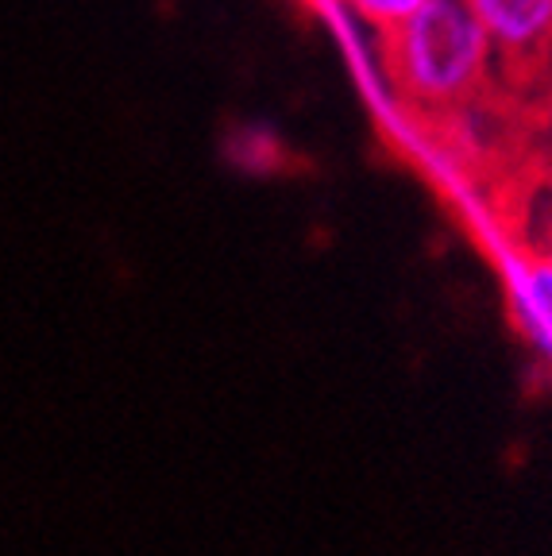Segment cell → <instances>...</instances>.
<instances>
[{"label": "cell", "mask_w": 552, "mask_h": 556, "mask_svg": "<svg viewBox=\"0 0 552 556\" xmlns=\"http://www.w3.org/2000/svg\"><path fill=\"white\" fill-rule=\"evenodd\" d=\"M379 54L398 101L425 116L464 113L499 74V54L464 0H429L379 35Z\"/></svg>", "instance_id": "obj_1"}, {"label": "cell", "mask_w": 552, "mask_h": 556, "mask_svg": "<svg viewBox=\"0 0 552 556\" xmlns=\"http://www.w3.org/2000/svg\"><path fill=\"white\" fill-rule=\"evenodd\" d=\"M484 24L499 70L534 78L552 70V0H464Z\"/></svg>", "instance_id": "obj_2"}, {"label": "cell", "mask_w": 552, "mask_h": 556, "mask_svg": "<svg viewBox=\"0 0 552 556\" xmlns=\"http://www.w3.org/2000/svg\"><path fill=\"white\" fill-rule=\"evenodd\" d=\"M506 294L522 337L552 359V260L534 252H514L506 260Z\"/></svg>", "instance_id": "obj_3"}, {"label": "cell", "mask_w": 552, "mask_h": 556, "mask_svg": "<svg viewBox=\"0 0 552 556\" xmlns=\"http://www.w3.org/2000/svg\"><path fill=\"white\" fill-rule=\"evenodd\" d=\"M518 240L526 252L552 260V178L526 193L518 217Z\"/></svg>", "instance_id": "obj_4"}, {"label": "cell", "mask_w": 552, "mask_h": 556, "mask_svg": "<svg viewBox=\"0 0 552 556\" xmlns=\"http://www.w3.org/2000/svg\"><path fill=\"white\" fill-rule=\"evenodd\" d=\"M337 4L352 20H360V24H367L372 31L382 35L394 24H402V20H410L417 9H425L429 0H337Z\"/></svg>", "instance_id": "obj_5"}]
</instances>
